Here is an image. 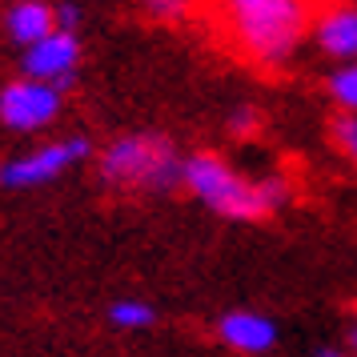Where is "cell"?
<instances>
[{"label":"cell","instance_id":"obj_6","mask_svg":"<svg viewBox=\"0 0 357 357\" xmlns=\"http://www.w3.org/2000/svg\"><path fill=\"white\" fill-rule=\"evenodd\" d=\"M81 61V40L77 33L56 29L45 40H36L33 49H24V81H40V84H56L61 77H73V68Z\"/></svg>","mask_w":357,"mask_h":357},{"label":"cell","instance_id":"obj_4","mask_svg":"<svg viewBox=\"0 0 357 357\" xmlns=\"http://www.w3.org/2000/svg\"><path fill=\"white\" fill-rule=\"evenodd\" d=\"M84 157H89V141L84 137H65V141L40 145L33 153L17 157V161H8L0 169V185L4 189H36L45 181H56L65 169H73Z\"/></svg>","mask_w":357,"mask_h":357},{"label":"cell","instance_id":"obj_1","mask_svg":"<svg viewBox=\"0 0 357 357\" xmlns=\"http://www.w3.org/2000/svg\"><path fill=\"white\" fill-rule=\"evenodd\" d=\"M233 45L261 65H281L305 33V0H217Z\"/></svg>","mask_w":357,"mask_h":357},{"label":"cell","instance_id":"obj_5","mask_svg":"<svg viewBox=\"0 0 357 357\" xmlns=\"http://www.w3.org/2000/svg\"><path fill=\"white\" fill-rule=\"evenodd\" d=\"M61 113V93L52 84H40V81H8L0 89V125L17 132H33V129H45L52 125Z\"/></svg>","mask_w":357,"mask_h":357},{"label":"cell","instance_id":"obj_12","mask_svg":"<svg viewBox=\"0 0 357 357\" xmlns=\"http://www.w3.org/2000/svg\"><path fill=\"white\" fill-rule=\"evenodd\" d=\"M333 141H337V149L357 165V116H337V121H333Z\"/></svg>","mask_w":357,"mask_h":357},{"label":"cell","instance_id":"obj_11","mask_svg":"<svg viewBox=\"0 0 357 357\" xmlns=\"http://www.w3.org/2000/svg\"><path fill=\"white\" fill-rule=\"evenodd\" d=\"M329 93H333L337 105L357 109V65H345L341 73H333V77H329Z\"/></svg>","mask_w":357,"mask_h":357},{"label":"cell","instance_id":"obj_8","mask_svg":"<svg viewBox=\"0 0 357 357\" xmlns=\"http://www.w3.org/2000/svg\"><path fill=\"white\" fill-rule=\"evenodd\" d=\"M4 29H8V36L17 45L33 49L36 40H45L49 33H56V13H52V4H45V0H17L8 8V17H4Z\"/></svg>","mask_w":357,"mask_h":357},{"label":"cell","instance_id":"obj_10","mask_svg":"<svg viewBox=\"0 0 357 357\" xmlns=\"http://www.w3.org/2000/svg\"><path fill=\"white\" fill-rule=\"evenodd\" d=\"M109 321L121 325V329H145V325L157 321V309L145 305V301H116L109 309Z\"/></svg>","mask_w":357,"mask_h":357},{"label":"cell","instance_id":"obj_14","mask_svg":"<svg viewBox=\"0 0 357 357\" xmlns=\"http://www.w3.org/2000/svg\"><path fill=\"white\" fill-rule=\"evenodd\" d=\"M229 129L237 132V137L253 132V129H257V113H253V109H237V113L229 116Z\"/></svg>","mask_w":357,"mask_h":357},{"label":"cell","instance_id":"obj_9","mask_svg":"<svg viewBox=\"0 0 357 357\" xmlns=\"http://www.w3.org/2000/svg\"><path fill=\"white\" fill-rule=\"evenodd\" d=\"M317 45L329 56L354 61L357 56V8H337V13L321 17V24H317Z\"/></svg>","mask_w":357,"mask_h":357},{"label":"cell","instance_id":"obj_13","mask_svg":"<svg viewBox=\"0 0 357 357\" xmlns=\"http://www.w3.org/2000/svg\"><path fill=\"white\" fill-rule=\"evenodd\" d=\"M145 8H149V17H157V20H177V17H185L189 0H145Z\"/></svg>","mask_w":357,"mask_h":357},{"label":"cell","instance_id":"obj_7","mask_svg":"<svg viewBox=\"0 0 357 357\" xmlns=\"http://www.w3.org/2000/svg\"><path fill=\"white\" fill-rule=\"evenodd\" d=\"M217 333L237 354H265L277 341V325L269 317H261V313H225Z\"/></svg>","mask_w":357,"mask_h":357},{"label":"cell","instance_id":"obj_2","mask_svg":"<svg viewBox=\"0 0 357 357\" xmlns=\"http://www.w3.org/2000/svg\"><path fill=\"white\" fill-rule=\"evenodd\" d=\"M181 169L185 161L177 157V149L157 132L121 137L100 157V177L116 189H137V193H165L181 185Z\"/></svg>","mask_w":357,"mask_h":357},{"label":"cell","instance_id":"obj_15","mask_svg":"<svg viewBox=\"0 0 357 357\" xmlns=\"http://www.w3.org/2000/svg\"><path fill=\"white\" fill-rule=\"evenodd\" d=\"M321 357H345V354H337V349H321Z\"/></svg>","mask_w":357,"mask_h":357},{"label":"cell","instance_id":"obj_3","mask_svg":"<svg viewBox=\"0 0 357 357\" xmlns=\"http://www.w3.org/2000/svg\"><path fill=\"white\" fill-rule=\"evenodd\" d=\"M181 185H189L197 201H205L213 213L233 217V221H253V217L269 213L261 201L257 181H245L237 169H229L213 153H193L181 169Z\"/></svg>","mask_w":357,"mask_h":357},{"label":"cell","instance_id":"obj_16","mask_svg":"<svg viewBox=\"0 0 357 357\" xmlns=\"http://www.w3.org/2000/svg\"><path fill=\"white\" fill-rule=\"evenodd\" d=\"M354 345H357V333H354Z\"/></svg>","mask_w":357,"mask_h":357}]
</instances>
